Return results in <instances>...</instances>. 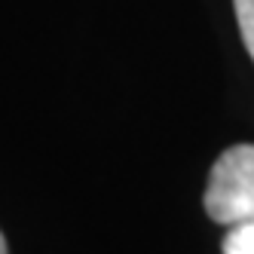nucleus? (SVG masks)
I'll return each instance as SVG.
<instances>
[{
	"label": "nucleus",
	"mask_w": 254,
	"mask_h": 254,
	"mask_svg": "<svg viewBox=\"0 0 254 254\" xmlns=\"http://www.w3.org/2000/svg\"><path fill=\"white\" fill-rule=\"evenodd\" d=\"M224 254H254V221L233 224L224 236Z\"/></svg>",
	"instance_id": "f03ea898"
},
{
	"label": "nucleus",
	"mask_w": 254,
	"mask_h": 254,
	"mask_svg": "<svg viewBox=\"0 0 254 254\" xmlns=\"http://www.w3.org/2000/svg\"><path fill=\"white\" fill-rule=\"evenodd\" d=\"M236 6V22L242 31V43L248 49V56L254 59V0H233Z\"/></svg>",
	"instance_id": "7ed1b4c3"
},
{
	"label": "nucleus",
	"mask_w": 254,
	"mask_h": 254,
	"mask_svg": "<svg viewBox=\"0 0 254 254\" xmlns=\"http://www.w3.org/2000/svg\"><path fill=\"white\" fill-rule=\"evenodd\" d=\"M205 211L224 227L254 221V144H236L214 159L205 184Z\"/></svg>",
	"instance_id": "f257e3e1"
},
{
	"label": "nucleus",
	"mask_w": 254,
	"mask_h": 254,
	"mask_svg": "<svg viewBox=\"0 0 254 254\" xmlns=\"http://www.w3.org/2000/svg\"><path fill=\"white\" fill-rule=\"evenodd\" d=\"M0 254H6V242H3V233H0Z\"/></svg>",
	"instance_id": "20e7f679"
}]
</instances>
